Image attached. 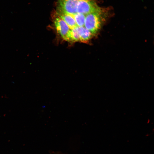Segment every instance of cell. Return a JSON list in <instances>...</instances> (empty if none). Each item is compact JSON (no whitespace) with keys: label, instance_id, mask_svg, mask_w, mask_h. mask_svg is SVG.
I'll list each match as a JSON object with an SVG mask.
<instances>
[{"label":"cell","instance_id":"6da1fadb","mask_svg":"<svg viewBox=\"0 0 154 154\" xmlns=\"http://www.w3.org/2000/svg\"><path fill=\"white\" fill-rule=\"evenodd\" d=\"M109 13L108 9L100 7L96 11L86 15L84 27L95 35L109 17Z\"/></svg>","mask_w":154,"mask_h":154},{"label":"cell","instance_id":"7a4b0ae2","mask_svg":"<svg viewBox=\"0 0 154 154\" xmlns=\"http://www.w3.org/2000/svg\"><path fill=\"white\" fill-rule=\"evenodd\" d=\"M100 7L94 0H80L77 7V13L85 15L98 10Z\"/></svg>","mask_w":154,"mask_h":154},{"label":"cell","instance_id":"3957f363","mask_svg":"<svg viewBox=\"0 0 154 154\" xmlns=\"http://www.w3.org/2000/svg\"><path fill=\"white\" fill-rule=\"evenodd\" d=\"M79 0H58L57 10L74 15L77 13V7Z\"/></svg>","mask_w":154,"mask_h":154},{"label":"cell","instance_id":"277c9868","mask_svg":"<svg viewBox=\"0 0 154 154\" xmlns=\"http://www.w3.org/2000/svg\"><path fill=\"white\" fill-rule=\"evenodd\" d=\"M54 23L59 34L64 40L68 41V35L70 29L67 24L58 16L55 19Z\"/></svg>","mask_w":154,"mask_h":154},{"label":"cell","instance_id":"5b68a950","mask_svg":"<svg viewBox=\"0 0 154 154\" xmlns=\"http://www.w3.org/2000/svg\"><path fill=\"white\" fill-rule=\"evenodd\" d=\"M56 14L66 23L70 29H74L78 26L71 15L57 10Z\"/></svg>","mask_w":154,"mask_h":154},{"label":"cell","instance_id":"8992f818","mask_svg":"<svg viewBox=\"0 0 154 154\" xmlns=\"http://www.w3.org/2000/svg\"><path fill=\"white\" fill-rule=\"evenodd\" d=\"M76 29L79 36L80 41L82 42H88L94 36L90 31L84 26H77Z\"/></svg>","mask_w":154,"mask_h":154},{"label":"cell","instance_id":"52a82bcc","mask_svg":"<svg viewBox=\"0 0 154 154\" xmlns=\"http://www.w3.org/2000/svg\"><path fill=\"white\" fill-rule=\"evenodd\" d=\"M72 15L74 18L78 26H84L86 16L85 15L80 13H77L74 15Z\"/></svg>","mask_w":154,"mask_h":154},{"label":"cell","instance_id":"ba28073f","mask_svg":"<svg viewBox=\"0 0 154 154\" xmlns=\"http://www.w3.org/2000/svg\"><path fill=\"white\" fill-rule=\"evenodd\" d=\"M76 27L70 29L68 35V41L76 42L80 41L79 36Z\"/></svg>","mask_w":154,"mask_h":154}]
</instances>
